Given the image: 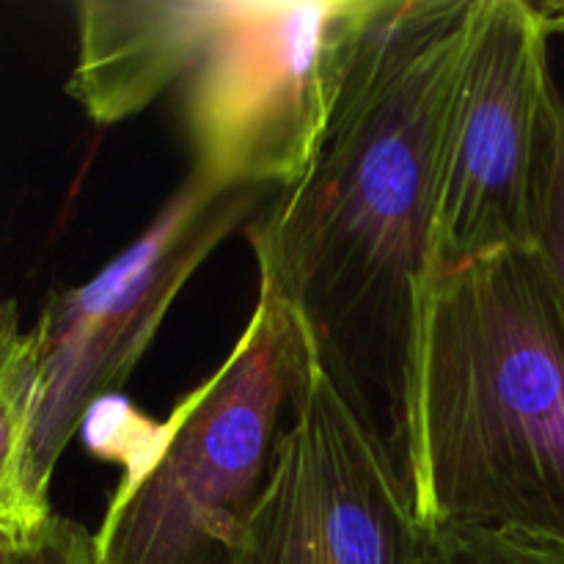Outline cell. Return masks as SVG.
I'll return each mask as SVG.
<instances>
[{
	"label": "cell",
	"instance_id": "3",
	"mask_svg": "<svg viewBox=\"0 0 564 564\" xmlns=\"http://www.w3.org/2000/svg\"><path fill=\"white\" fill-rule=\"evenodd\" d=\"M306 361L292 319L259 290L224 364L160 422L152 463L116 488L91 534L97 564H229Z\"/></svg>",
	"mask_w": 564,
	"mask_h": 564
},
{
	"label": "cell",
	"instance_id": "2",
	"mask_svg": "<svg viewBox=\"0 0 564 564\" xmlns=\"http://www.w3.org/2000/svg\"><path fill=\"white\" fill-rule=\"evenodd\" d=\"M405 477L427 527L564 545V301L538 248L435 275Z\"/></svg>",
	"mask_w": 564,
	"mask_h": 564
},
{
	"label": "cell",
	"instance_id": "14",
	"mask_svg": "<svg viewBox=\"0 0 564 564\" xmlns=\"http://www.w3.org/2000/svg\"><path fill=\"white\" fill-rule=\"evenodd\" d=\"M22 538H14L11 532H3L0 529V564H9L11 562V554H14L17 543H20Z\"/></svg>",
	"mask_w": 564,
	"mask_h": 564
},
{
	"label": "cell",
	"instance_id": "7",
	"mask_svg": "<svg viewBox=\"0 0 564 564\" xmlns=\"http://www.w3.org/2000/svg\"><path fill=\"white\" fill-rule=\"evenodd\" d=\"M383 435L308 352L262 496L229 564H435Z\"/></svg>",
	"mask_w": 564,
	"mask_h": 564
},
{
	"label": "cell",
	"instance_id": "16",
	"mask_svg": "<svg viewBox=\"0 0 564 564\" xmlns=\"http://www.w3.org/2000/svg\"><path fill=\"white\" fill-rule=\"evenodd\" d=\"M94 564H97V560H94Z\"/></svg>",
	"mask_w": 564,
	"mask_h": 564
},
{
	"label": "cell",
	"instance_id": "4",
	"mask_svg": "<svg viewBox=\"0 0 564 564\" xmlns=\"http://www.w3.org/2000/svg\"><path fill=\"white\" fill-rule=\"evenodd\" d=\"M389 0H226L180 86L191 174L224 191L297 185Z\"/></svg>",
	"mask_w": 564,
	"mask_h": 564
},
{
	"label": "cell",
	"instance_id": "9",
	"mask_svg": "<svg viewBox=\"0 0 564 564\" xmlns=\"http://www.w3.org/2000/svg\"><path fill=\"white\" fill-rule=\"evenodd\" d=\"M39 391L36 334L22 330L17 303L0 297V529L14 538H28L55 516L33 488Z\"/></svg>",
	"mask_w": 564,
	"mask_h": 564
},
{
	"label": "cell",
	"instance_id": "6",
	"mask_svg": "<svg viewBox=\"0 0 564 564\" xmlns=\"http://www.w3.org/2000/svg\"><path fill=\"white\" fill-rule=\"evenodd\" d=\"M259 196L262 191H224L187 174L152 224L94 279L50 292L33 325L42 375L33 488L44 499L88 408L121 394L180 292L257 213Z\"/></svg>",
	"mask_w": 564,
	"mask_h": 564
},
{
	"label": "cell",
	"instance_id": "8",
	"mask_svg": "<svg viewBox=\"0 0 564 564\" xmlns=\"http://www.w3.org/2000/svg\"><path fill=\"white\" fill-rule=\"evenodd\" d=\"M224 11L226 0H80L66 94L99 127L132 119L182 86Z\"/></svg>",
	"mask_w": 564,
	"mask_h": 564
},
{
	"label": "cell",
	"instance_id": "10",
	"mask_svg": "<svg viewBox=\"0 0 564 564\" xmlns=\"http://www.w3.org/2000/svg\"><path fill=\"white\" fill-rule=\"evenodd\" d=\"M77 433H83V444L91 455L124 468L121 479L135 477L158 455L160 424L138 413L121 394H108L94 402Z\"/></svg>",
	"mask_w": 564,
	"mask_h": 564
},
{
	"label": "cell",
	"instance_id": "15",
	"mask_svg": "<svg viewBox=\"0 0 564 564\" xmlns=\"http://www.w3.org/2000/svg\"><path fill=\"white\" fill-rule=\"evenodd\" d=\"M545 11H549V17L554 20L556 25V33H562L564 36V3H543Z\"/></svg>",
	"mask_w": 564,
	"mask_h": 564
},
{
	"label": "cell",
	"instance_id": "1",
	"mask_svg": "<svg viewBox=\"0 0 564 564\" xmlns=\"http://www.w3.org/2000/svg\"><path fill=\"white\" fill-rule=\"evenodd\" d=\"M468 14L471 0H389L314 163L246 226L259 290L383 435L402 474Z\"/></svg>",
	"mask_w": 564,
	"mask_h": 564
},
{
	"label": "cell",
	"instance_id": "12",
	"mask_svg": "<svg viewBox=\"0 0 564 564\" xmlns=\"http://www.w3.org/2000/svg\"><path fill=\"white\" fill-rule=\"evenodd\" d=\"M538 251L564 301V94L560 86L554 88L551 99V138L540 198Z\"/></svg>",
	"mask_w": 564,
	"mask_h": 564
},
{
	"label": "cell",
	"instance_id": "5",
	"mask_svg": "<svg viewBox=\"0 0 564 564\" xmlns=\"http://www.w3.org/2000/svg\"><path fill=\"white\" fill-rule=\"evenodd\" d=\"M554 36L543 3L471 0L441 147L438 275L512 248H538Z\"/></svg>",
	"mask_w": 564,
	"mask_h": 564
},
{
	"label": "cell",
	"instance_id": "13",
	"mask_svg": "<svg viewBox=\"0 0 564 564\" xmlns=\"http://www.w3.org/2000/svg\"><path fill=\"white\" fill-rule=\"evenodd\" d=\"M9 564H94V538L80 523L53 516L17 543Z\"/></svg>",
	"mask_w": 564,
	"mask_h": 564
},
{
	"label": "cell",
	"instance_id": "11",
	"mask_svg": "<svg viewBox=\"0 0 564 564\" xmlns=\"http://www.w3.org/2000/svg\"><path fill=\"white\" fill-rule=\"evenodd\" d=\"M435 564H564V545L482 527L435 529Z\"/></svg>",
	"mask_w": 564,
	"mask_h": 564
}]
</instances>
